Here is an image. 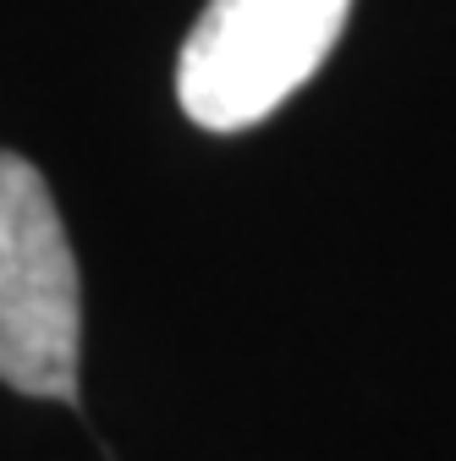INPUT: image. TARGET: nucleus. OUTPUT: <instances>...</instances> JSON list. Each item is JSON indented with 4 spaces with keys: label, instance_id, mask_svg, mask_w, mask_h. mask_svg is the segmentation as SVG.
<instances>
[{
    "label": "nucleus",
    "instance_id": "1",
    "mask_svg": "<svg viewBox=\"0 0 456 461\" xmlns=\"http://www.w3.org/2000/svg\"><path fill=\"white\" fill-rule=\"evenodd\" d=\"M83 280L39 165L0 149V384L78 401Z\"/></svg>",
    "mask_w": 456,
    "mask_h": 461
},
{
    "label": "nucleus",
    "instance_id": "2",
    "mask_svg": "<svg viewBox=\"0 0 456 461\" xmlns=\"http://www.w3.org/2000/svg\"><path fill=\"white\" fill-rule=\"evenodd\" d=\"M352 0H209L177 55V99L209 132L259 127L335 50Z\"/></svg>",
    "mask_w": 456,
    "mask_h": 461
}]
</instances>
